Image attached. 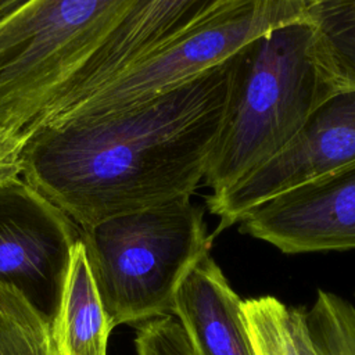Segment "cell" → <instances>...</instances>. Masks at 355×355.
<instances>
[{"label": "cell", "instance_id": "1", "mask_svg": "<svg viewBox=\"0 0 355 355\" xmlns=\"http://www.w3.org/2000/svg\"><path fill=\"white\" fill-rule=\"evenodd\" d=\"M236 55L137 107L35 129L22 179L78 227L193 196L225 122Z\"/></svg>", "mask_w": 355, "mask_h": 355}, {"label": "cell", "instance_id": "2", "mask_svg": "<svg viewBox=\"0 0 355 355\" xmlns=\"http://www.w3.org/2000/svg\"><path fill=\"white\" fill-rule=\"evenodd\" d=\"M334 93L308 19L279 26L244 46L236 55L229 107L204 176L211 194L276 157Z\"/></svg>", "mask_w": 355, "mask_h": 355}, {"label": "cell", "instance_id": "3", "mask_svg": "<svg viewBox=\"0 0 355 355\" xmlns=\"http://www.w3.org/2000/svg\"><path fill=\"white\" fill-rule=\"evenodd\" d=\"M101 304L114 327L172 315L175 295L214 240L204 208L182 196L79 227Z\"/></svg>", "mask_w": 355, "mask_h": 355}, {"label": "cell", "instance_id": "4", "mask_svg": "<svg viewBox=\"0 0 355 355\" xmlns=\"http://www.w3.org/2000/svg\"><path fill=\"white\" fill-rule=\"evenodd\" d=\"M135 0H28L0 19V126L26 133Z\"/></svg>", "mask_w": 355, "mask_h": 355}, {"label": "cell", "instance_id": "5", "mask_svg": "<svg viewBox=\"0 0 355 355\" xmlns=\"http://www.w3.org/2000/svg\"><path fill=\"white\" fill-rule=\"evenodd\" d=\"M306 0H218L112 80L33 125L87 121L137 107L236 55L257 37L306 19Z\"/></svg>", "mask_w": 355, "mask_h": 355}, {"label": "cell", "instance_id": "6", "mask_svg": "<svg viewBox=\"0 0 355 355\" xmlns=\"http://www.w3.org/2000/svg\"><path fill=\"white\" fill-rule=\"evenodd\" d=\"M79 227L22 178L0 184V283L54 323Z\"/></svg>", "mask_w": 355, "mask_h": 355}, {"label": "cell", "instance_id": "7", "mask_svg": "<svg viewBox=\"0 0 355 355\" xmlns=\"http://www.w3.org/2000/svg\"><path fill=\"white\" fill-rule=\"evenodd\" d=\"M355 162V90L326 98L295 137L270 161L226 190L209 194L207 208L219 218L215 237L245 214L288 190Z\"/></svg>", "mask_w": 355, "mask_h": 355}, {"label": "cell", "instance_id": "8", "mask_svg": "<svg viewBox=\"0 0 355 355\" xmlns=\"http://www.w3.org/2000/svg\"><path fill=\"white\" fill-rule=\"evenodd\" d=\"M239 223L284 254L355 248V162L265 201Z\"/></svg>", "mask_w": 355, "mask_h": 355}, {"label": "cell", "instance_id": "9", "mask_svg": "<svg viewBox=\"0 0 355 355\" xmlns=\"http://www.w3.org/2000/svg\"><path fill=\"white\" fill-rule=\"evenodd\" d=\"M218 0H135L119 24L67 79L54 100L32 122L92 94L165 40L191 24Z\"/></svg>", "mask_w": 355, "mask_h": 355}, {"label": "cell", "instance_id": "10", "mask_svg": "<svg viewBox=\"0 0 355 355\" xmlns=\"http://www.w3.org/2000/svg\"><path fill=\"white\" fill-rule=\"evenodd\" d=\"M241 301L211 254L190 269L175 295L172 315L194 355H255Z\"/></svg>", "mask_w": 355, "mask_h": 355}, {"label": "cell", "instance_id": "11", "mask_svg": "<svg viewBox=\"0 0 355 355\" xmlns=\"http://www.w3.org/2000/svg\"><path fill=\"white\" fill-rule=\"evenodd\" d=\"M112 326L101 304L85 248L78 239L71 254L53 334L60 355H107Z\"/></svg>", "mask_w": 355, "mask_h": 355}, {"label": "cell", "instance_id": "12", "mask_svg": "<svg viewBox=\"0 0 355 355\" xmlns=\"http://www.w3.org/2000/svg\"><path fill=\"white\" fill-rule=\"evenodd\" d=\"M323 73L334 92L355 90V0H306Z\"/></svg>", "mask_w": 355, "mask_h": 355}, {"label": "cell", "instance_id": "13", "mask_svg": "<svg viewBox=\"0 0 355 355\" xmlns=\"http://www.w3.org/2000/svg\"><path fill=\"white\" fill-rule=\"evenodd\" d=\"M293 336L301 355H355V306L319 290L313 304L290 308Z\"/></svg>", "mask_w": 355, "mask_h": 355}, {"label": "cell", "instance_id": "14", "mask_svg": "<svg viewBox=\"0 0 355 355\" xmlns=\"http://www.w3.org/2000/svg\"><path fill=\"white\" fill-rule=\"evenodd\" d=\"M0 355H60L51 323L4 283H0Z\"/></svg>", "mask_w": 355, "mask_h": 355}, {"label": "cell", "instance_id": "15", "mask_svg": "<svg viewBox=\"0 0 355 355\" xmlns=\"http://www.w3.org/2000/svg\"><path fill=\"white\" fill-rule=\"evenodd\" d=\"M255 355H301L293 336L290 308L273 295L241 301Z\"/></svg>", "mask_w": 355, "mask_h": 355}, {"label": "cell", "instance_id": "16", "mask_svg": "<svg viewBox=\"0 0 355 355\" xmlns=\"http://www.w3.org/2000/svg\"><path fill=\"white\" fill-rule=\"evenodd\" d=\"M135 345L137 355H194L182 324L173 315L140 323Z\"/></svg>", "mask_w": 355, "mask_h": 355}, {"label": "cell", "instance_id": "17", "mask_svg": "<svg viewBox=\"0 0 355 355\" xmlns=\"http://www.w3.org/2000/svg\"><path fill=\"white\" fill-rule=\"evenodd\" d=\"M29 135L0 126V184L17 180L22 172V153Z\"/></svg>", "mask_w": 355, "mask_h": 355}, {"label": "cell", "instance_id": "18", "mask_svg": "<svg viewBox=\"0 0 355 355\" xmlns=\"http://www.w3.org/2000/svg\"><path fill=\"white\" fill-rule=\"evenodd\" d=\"M28 0H0V19L11 14L14 10L21 7Z\"/></svg>", "mask_w": 355, "mask_h": 355}]
</instances>
